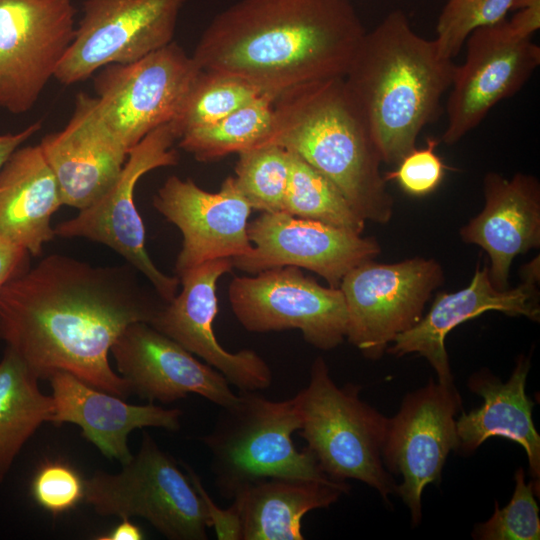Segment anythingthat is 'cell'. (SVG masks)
Segmentation results:
<instances>
[{
	"mask_svg": "<svg viewBox=\"0 0 540 540\" xmlns=\"http://www.w3.org/2000/svg\"><path fill=\"white\" fill-rule=\"evenodd\" d=\"M530 358L521 355L506 382L489 370L482 369L470 376L468 387L483 398V404L456 419L458 450L473 453L487 439L500 436L516 442L525 450L529 474L540 478V436L532 420L534 403L526 394Z\"/></svg>",
	"mask_w": 540,
	"mask_h": 540,
	"instance_id": "24",
	"label": "cell"
},
{
	"mask_svg": "<svg viewBox=\"0 0 540 540\" xmlns=\"http://www.w3.org/2000/svg\"><path fill=\"white\" fill-rule=\"evenodd\" d=\"M232 268L231 259H215L180 275L181 292L162 306L150 324L206 361L240 391H258L272 383L269 365L253 350H225L214 333L217 281Z\"/></svg>",
	"mask_w": 540,
	"mask_h": 540,
	"instance_id": "18",
	"label": "cell"
},
{
	"mask_svg": "<svg viewBox=\"0 0 540 540\" xmlns=\"http://www.w3.org/2000/svg\"><path fill=\"white\" fill-rule=\"evenodd\" d=\"M289 153L290 173L283 211L361 234L366 221L337 188L300 156Z\"/></svg>",
	"mask_w": 540,
	"mask_h": 540,
	"instance_id": "29",
	"label": "cell"
},
{
	"mask_svg": "<svg viewBox=\"0 0 540 540\" xmlns=\"http://www.w3.org/2000/svg\"><path fill=\"white\" fill-rule=\"evenodd\" d=\"M513 1L447 0L438 17L434 38L441 55L453 60L474 30L504 20Z\"/></svg>",
	"mask_w": 540,
	"mask_h": 540,
	"instance_id": "33",
	"label": "cell"
},
{
	"mask_svg": "<svg viewBox=\"0 0 540 540\" xmlns=\"http://www.w3.org/2000/svg\"><path fill=\"white\" fill-rule=\"evenodd\" d=\"M39 378L12 350L0 360V483L24 444L53 414V398L41 392Z\"/></svg>",
	"mask_w": 540,
	"mask_h": 540,
	"instance_id": "27",
	"label": "cell"
},
{
	"mask_svg": "<svg viewBox=\"0 0 540 540\" xmlns=\"http://www.w3.org/2000/svg\"><path fill=\"white\" fill-rule=\"evenodd\" d=\"M437 144L435 138H428L425 147L412 149L394 171L384 175L386 182L395 180L404 192L416 197L435 191L445 174V165L435 152Z\"/></svg>",
	"mask_w": 540,
	"mask_h": 540,
	"instance_id": "35",
	"label": "cell"
},
{
	"mask_svg": "<svg viewBox=\"0 0 540 540\" xmlns=\"http://www.w3.org/2000/svg\"><path fill=\"white\" fill-rule=\"evenodd\" d=\"M179 134L172 122L148 133L128 152L127 160L110 189L79 214L57 224L56 236L84 238L101 243L141 273L164 301L177 294L180 280L163 273L151 260L145 248V229L138 213L134 192L146 173L161 167L176 166L179 154L173 145Z\"/></svg>",
	"mask_w": 540,
	"mask_h": 540,
	"instance_id": "8",
	"label": "cell"
},
{
	"mask_svg": "<svg viewBox=\"0 0 540 540\" xmlns=\"http://www.w3.org/2000/svg\"><path fill=\"white\" fill-rule=\"evenodd\" d=\"M74 0H0V109L29 111L71 45Z\"/></svg>",
	"mask_w": 540,
	"mask_h": 540,
	"instance_id": "14",
	"label": "cell"
},
{
	"mask_svg": "<svg viewBox=\"0 0 540 540\" xmlns=\"http://www.w3.org/2000/svg\"><path fill=\"white\" fill-rule=\"evenodd\" d=\"M465 61L455 66L446 102L445 144L460 141L500 101L515 95L540 64V47L518 36L504 19L474 30Z\"/></svg>",
	"mask_w": 540,
	"mask_h": 540,
	"instance_id": "15",
	"label": "cell"
},
{
	"mask_svg": "<svg viewBox=\"0 0 540 540\" xmlns=\"http://www.w3.org/2000/svg\"><path fill=\"white\" fill-rule=\"evenodd\" d=\"M202 69L176 42L94 78L97 110L129 151L157 127L173 122Z\"/></svg>",
	"mask_w": 540,
	"mask_h": 540,
	"instance_id": "10",
	"label": "cell"
},
{
	"mask_svg": "<svg viewBox=\"0 0 540 540\" xmlns=\"http://www.w3.org/2000/svg\"><path fill=\"white\" fill-rule=\"evenodd\" d=\"M236 185L252 209L262 212L283 211L290 173V153L267 144L238 153Z\"/></svg>",
	"mask_w": 540,
	"mask_h": 540,
	"instance_id": "31",
	"label": "cell"
},
{
	"mask_svg": "<svg viewBox=\"0 0 540 540\" xmlns=\"http://www.w3.org/2000/svg\"><path fill=\"white\" fill-rule=\"evenodd\" d=\"M115 474L84 480L83 500L102 516L141 517L171 540H205L211 527L187 473L147 433L138 452Z\"/></svg>",
	"mask_w": 540,
	"mask_h": 540,
	"instance_id": "7",
	"label": "cell"
},
{
	"mask_svg": "<svg viewBox=\"0 0 540 540\" xmlns=\"http://www.w3.org/2000/svg\"><path fill=\"white\" fill-rule=\"evenodd\" d=\"M275 100L262 94L212 124L190 129L179 138V147L196 160L209 162L262 146L272 130Z\"/></svg>",
	"mask_w": 540,
	"mask_h": 540,
	"instance_id": "28",
	"label": "cell"
},
{
	"mask_svg": "<svg viewBox=\"0 0 540 540\" xmlns=\"http://www.w3.org/2000/svg\"><path fill=\"white\" fill-rule=\"evenodd\" d=\"M455 66L401 10L365 33L343 79L383 162L397 164L416 147L422 129L439 115Z\"/></svg>",
	"mask_w": 540,
	"mask_h": 540,
	"instance_id": "3",
	"label": "cell"
},
{
	"mask_svg": "<svg viewBox=\"0 0 540 540\" xmlns=\"http://www.w3.org/2000/svg\"><path fill=\"white\" fill-rule=\"evenodd\" d=\"M63 206L40 145L17 148L0 169V237L39 256L54 239L53 214Z\"/></svg>",
	"mask_w": 540,
	"mask_h": 540,
	"instance_id": "25",
	"label": "cell"
},
{
	"mask_svg": "<svg viewBox=\"0 0 540 540\" xmlns=\"http://www.w3.org/2000/svg\"><path fill=\"white\" fill-rule=\"evenodd\" d=\"M182 466L203 501L210 525L215 529L217 538L219 540H241L240 521L235 508L231 505L227 509H220L204 489L195 471L187 464Z\"/></svg>",
	"mask_w": 540,
	"mask_h": 540,
	"instance_id": "36",
	"label": "cell"
},
{
	"mask_svg": "<svg viewBox=\"0 0 540 540\" xmlns=\"http://www.w3.org/2000/svg\"><path fill=\"white\" fill-rule=\"evenodd\" d=\"M31 493L38 505L52 514L74 507L84 495V480L70 466L60 462L43 465L31 483Z\"/></svg>",
	"mask_w": 540,
	"mask_h": 540,
	"instance_id": "34",
	"label": "cell"
},
{
	"mask_svg": "<svg viewBox=\"0 0 540 540\" xmlns=\"http://www.w3.org/2000/svg\"><path fill=\"white\" fill-rule=\"evenodd\" d=\"M30 256L24 248L0 237V291L7 282L30 267Z\"/></svg>",
	"mask_w": 540,
	"mask_h": 540,
	"instance_id": "37",
	"label": "cell"
},
{
	"mask_svg": "<svg viewBox=\"0 0 540 540\" xmlns=\"http://www.w3.org/2000/svg\"><path fill=\"white\" fill-rule=\"evenodd\" d=\"M484 197L483 209L461 228L460 236L486 251L491 280L504 290L514 259L540 246V183L530 174L505 178L489 172Z\"/></svg>",
	"mask_w": 540,
	"mask_h": 540,
	"instance_id": "22",
	"label": "cell"
},
{
	"mask_svg": "<svg viewBox=\"0 0 540 540\" xmlns=\"http://www.w3.org/2000/svg\"><path fill=\"white\" fill-rule=\"evenodd\" d=\"M360 390L351 383L338 387L317 357L308 385L293 397L298 434L330 479L361 481L388 501L397 488L382 460L389 418L361 400Z\"/></svg>",
	"mask_w": 540,
	"mask_h": 540,
	"instance_id": "5",
	"label": "cell"
},
{
	"mask_svg": "<svg viewBox=\"0 0 540 540\" xmlns=\"http://www.w3.org/2000/svg\"><path fill=\"white\" fill-rule=\"evenodd\" d=\"M154 208L181 232L175 263L177 277L207 261L248 253L251 206L228 176L218 192L200 188L192 179L168 177L153 197Z\"/></svg>",
	"mask_w": 540,
	"mask_h": 540,
	"instance_id": "17",
	"label": "cell"
},
{
	"mask_svg": "<svg viewBox=\"0 0 540 540\" xmlns=\"http://www.w3.org/2000/svg\"><path fill=\"white\" fill-rule=\"evenodd\" d=\"M110 532L96 537L98 540H142L143 532L139 526L132 523L130 519L124 518Z\"/></svg>",
	"mask_w": 540,
	"mask_h": 540,
	"instance_id": "40",
	"label": "cell"
},
{
	"mask_svg": "<svg viewBox=\"0 0 540 540\" xmlns=\"http://www.w3.org/2000/svg\"><path fill=\"white\" fill-rule=\"evenodd\" d=\"M186 0H84L73 41L54 78L69 86L173 41Z\"/></svg>",
	"mask_w": 540,
	"mask_h": 540,
	"instance_id": "12",
	"label": "cell"
},
{
	"mask_svg": "<svg viewBox=\"0 0 540 540\" xmlns=\"http://www.w3.org/2000/svg\"><path fill=\"white\" fill-rule=\"evenodd\" d=\"M41 122L37 121L17 133H6L0 135V169L10 157L25 141L31 138L41 129Z\"/></svg>",
	"mask_w": 540,
	"mask_h": 540,
	"instance_id": "39",
	"label": "cell"
},
{
	"mask_svg": "<svg viewBox=\"0 0 540 540\" xmlns=\"http://www.w3.org/2000/svg\"><path fill=\"white\" fill-rule=\"evenodd\" d=\"M252 249L231 259L233 267L249 274L295 266L310 270L333 288L359 264L373 260L381 251L373 237L319 221L298 218L284 211L262 212L248 222Z\"/></svg>",
	"mask_w": 540,
	"mask_h": 540,
	"instance_id": "16",
	"label": "cell"
},
{
	"mask_svg": "<svg viewBox=\"0 0 540 540\" xmlns=\"http://www.w3.org/2000/svg\"><path fill=\"white\" fill-rule=\"evenodd\" d=\"M349 489L345 481L332 479L272 477L251 482L232 498L241 540H303V517L329 507Z\"/></svg>",
	"mask_w": 540,
	"mask_h": 540,
	"instance_id": "26",
	"label": "cell"
},
{
	"mask_svg": "<svg viewBox=\"0 0 540 540\" xmlns=\"http://www.w3.org/2000/svg\"><path fill=\"white\" fill-rule=\"evenodd\" d=\"M130 264L96 266L51 254L0 291V339L40 379L68 372L121 398L132 391L111 367L125 328L151 323L166 303L138 281Z\"/></svg>",
	"mask_w": 540,
	"mask_h": 540,
	"instance_id": "1",
	"label": "cell"
},
{
	"mask_svg": "<svg viewBox=\"0 0 540 540\" xmlns=\"http://www.w3.org/2000/svg\"><path fill=\"white\" fill-rule=\"evenodd\" d=\"M518 9L508 21L511 29L520 37L532 38L540 28V0H514L512 9Z\"/></svg>",
	"mask_w": 540,
	"mask_h": 540,
	"instance_id": "38",
	"label": "cell"
},
{
	"mask_svg": "<svg viewBox=\"0 0 540 540\" xmlns=\"http://www.w3.org/2000/svg\"><path fill=\"white\" fill-rule=\"evenodd\" d=\"M443 281L440 263L422 257L396 263L369 260L354 267L339 285L347 308V340L367 359H380L399 334L422 318Z\"/></svg>",
	"mask_w": 540,
	"mask_h": 540,
	"instance_id": "9",
	"label": "cell"
},
{
	"mask_svg": "<svg viewBox=\"0 0 540 540\" xmlns=\"http://www.w3.org/2000/svg\"><path fill=\"white\" fill-rule=\"evenodd\" d=\"M110 353L132 394L150 402L168 404L197 394L223 408L238 398L219 371L149 323L128 325Z\"/></svg>",
	"mask_w": 540,
	"mask_h": 540,
	"instance_id": "19",
	"label": "cell"
},
{
	"mask_svg": "<svg viewBox=\"0 0 540 540\" xmlns=\"http://www.w3.org/2000/svg\"><path fill=\"white\" fill-rule=\"evenodd\" d=\"M365 33L350 0H238L212 19L192 57L277 99L343 78Z\"/></svg>",
	"mask_w": 540,
	"mask_h": 540,
	"instance_id": "2",
	"label": "cell"
},
{
	"mask_svg": "<svg viewBox=\"0 0 540 540\" xmlns=\"http://www.w3.org/2000/svg\"><path fill=\"white\" fill-rule=\"evenodd\" d=\"M228 299L236 319L250 332L297 329L321 350L346 338L348 315L341 290L320 285L295 266L234 277Z\"/></svg>",
	"mask_w": 540,
	"mask_h": 540,
	"instance_id": "11",
	"label": "cell"
},
{
	"mask_svg": "<svg viewBox=\"0 0 540 540\" xmlns=\"http://www.w3.org/2000/svg\"><path fill=\"white\" fill-rule=\"evenodd\" d=\"M538 282L537 259L525 265L521 284L504 290L493 284L487 266L478 265L468 286L452 293H438L430 310L412 328L399 334L386 352L397 357L417 353L428 360L438 381H452L445 348L449 332L488 311L539 321Z\"/></svg>",
	"mask_w": 540,
	"mask_h": 540,
	"instance_id": "20",
	"label": "cell"
},
{
	"mask_svg": "<svg viewBox=\"0 0 540 540\" xmlns=\"http://www.w3.org/2000/svg\"><path fill=\"white\" fill-rule=\"evenodd\" d=\"M262 94L259 88L241 77L202 70L172 123L180 138L186 131L212 124Z\"/></svg>",
	"mask_w": 540,
	"mask_h": 540,
	"instance_id": "30",
	"label": "cell"
},
{
	"mask_svg": "<svg viewBox=\"0 0 540 540\" xmlns=\"http://www.w3.org/2000/svg\"><path fill=\"white\" fill-rule=\"evenodd\" d=\"M293 152L324 175L365 221L386 224L394 201L381 173L371 131L343 78L311 83L274 102L263 145Z\"/></svg>",
	"mask_w": 540,
	"mask_h": 540,
	"instance_id": "4",
	"label": "cell"
},
{
	"mask_svg": "<svg viewBox=\"0 0 540 540\" xmlns=\"http://www.w3.org/2000/svg\"><path fill=\"white\" fill-rule=\"evenodd\" d=\"M59 184L63 206L89 207L114 184L128 150L100 117L96 98L79 93L66 126L39 143Z\"/></svg>",
	"mask_w": 540,
	"mask_h": 540,
	"instance_id": "21",
	"label": "cell"
},
{
	"mask_svg": "<svg viewBox=\"0 0 540 540\" xmlns=\"http://www.w3.org/2000/svg\"><path fill=\"white\" fill-rule=\"evenodd\" d=\"M460 411L462 399L453 380L436 383L431 378L425 387L408 393L389 418L382 460L390 474L402 476L396 493L409 508L414 526L421 521L425 487L441 481L449 453L458 451Z\"/></svg>",
	"mask_w": 540,
	"mask_h": 540,
	"instance_id": "13",
	"label": "cell"
},
{
	"mask_svg": "<svg viewBox=\"0 0 540 540\" xmlns=\"http://www.w3.org/2000/svg\"><path fill=\"white\" fill-rule=\"evenodd\" d=\"M534 481H525L520 467L515 473V488L509 503L502 509L495 502L493 515L478 523L472 532L477 540H538L540 539L539 507Z\"/></svg>",
	"mask_w": 540,
	"mask_h": 540,
	"instance_id": "32",
	"label": "cell"
},
{
	"mask_svg": "<svg viewBox=\"0 0 540 540\" xmlns=\"http://www.w3.org/2000/svg\"><path fill=\"white\" fill-rule=\"evenodd\" d=\"M48 379L54 404L50 422L78 425L105 457L121 464L133 456L128 446L133 430L156 427L177 431L181 426L182 411L177 408L167 409L153 402L129 404L64 371L54 372Z\"/></svg>",
	"mask_w": 540,
	"mask_h": 540,
	"instance_id": "23",
	"label": "cell"
},
{
	"mask_svg": "<svg viewBox=\"0 0 540 540\" xmlns=\"http://www.w3.org/2000/svg\"><path fill=\"white\" fill-rule=\"evenodd\" d=\"M299 429L293 398L273 401L240 391L203 438L219 493L232 499L245 485L272 477L330 480L308 448L296 449L292 434Z\"/></svg>",
	"mask_w": 540,
	"mask_h": 540,
	"instance_id": "6",
	"label": "cell"
}]
</instances>
